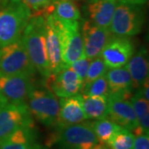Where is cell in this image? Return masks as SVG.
Listing matches in <instances>:
<instances>
[{
    "label": "cell",
    "mask_w": 149,
    "mask_h": 149,
    "mask_svg": "<svg viewBox=\"0 0 149 149\" xmlns=\"http://www.w3.org/2000/svg\"><path fill=\"white\" fill-rule=\"evenodd\" d=\"M32 17V12L22 0H8L0 8V47L21 39Z\"/></svg>",
    "instance_id": "obj_2"
},
{
    "label": "cell",
    "mask_w": 149,
    "mask_h": 149,
    "mask_svg": "<svg viewBox=\"0 0 149 149\" xmlns=\"http://www.w3.org/2000/svg\"><path fill=\"white\" fill-rule=\"evenodd\" d=\"M33 149H48V148L47 146H43V145H41V144L37 143L35 145Z\"/></svg>",
    "instance_id": "obj_32"
},
{
    "label": "cell",
    "mask_w": 149,
    "mask_h": 149,
    "mask_svg": "<svg viewBox=\"0 0 149 149\" xmlns=\"http://www.w3.org/2000/svg\"><path fill=\"white\" fill-rule=\"evenodd\" d=\"M120 2L129 3V4H133V5L142 6L148 2V0H120Z\"/></svg>",
    "instance_id": "obj_30"
},
{
    "label": "cell",
    "mask_w": 149,
    "mask_h": 149,
    "mask_svg": "<svg viewBox=\"0 0 149 149\" xmlns=\"http://www.w3.org/2000/svg\"><path fill=\"white\" fill-rule=\"evenodd\" d=\"M91 124L96 138L104 145H106L112 136L122 128L108 117L95 120Z\"/></svg>",
    "instance_id": "obj_23"
},
{
    "label": "cell",
    "mask_w": 149,
    "mask_h": 149,
    "mask_svg": "<svg viewBox=\"0 0 149 149\" xmlns=\"http://www.w3.org/2000/svg\"><path fill=\"white\" fill-rule=\"evenodd\" d=\"M82 97L83 108L87 119L97 120L107 117L109 109V96L82 95Z\"/></svg>",
    "instance_id": "obj_21"
},
{
    "label": "cell",
    "mask_w": 149,
    "mask_h": 149,
    "mask_svg": "<svg viewBox=\"0 0 149 149\" xmlns=\"http://www.w3.org/2000/svg\"><path fill=\"white\" fill-rule=\"evenodd\" d=\"M126 68L133 81V90H138L148 79V53L146 47H143L136 53H133L126 64Z\"/></svg>",
    "instance_id": "obj_18"
},
{
    "label": "cell",
    "mask_w": 149,
    "mask_h": 149,
    "mask_svg": "<svg viewBox=\"0 0 149 149\" xmlns=\"http://www.w3.org/2000/svg\"><path fill=\"white\" fill-rule=\"evenodd\" d=\"M134 53V45L129 37L113 35L102 51L101 57L107 67L124 66Z\"/></svg>",
    "instance_id": "obj_13"
},
{
    "label": "cell",
    "mask_w": 149,
    "mask_h": 149,
    "mask_svg": "<svg viewBox=\"0 0 149 149\" xmlns=\"http://www.w3.org/2000/svg\"><path fill=\"white\" fill-rule=\"evenodd\" d=\"M22 1L28 7L32 13H34L42 10L43 8H45L52 3H53L55 0H22Z\"/></svg>",
    "instance_id": "obj_28"
},
{
    "label": "cell",
    "mask_w": 149,
    "mask_h": 149,
    "mask_svg": "<svg viewBox=\"0 0 149 149\" xmlns=\"http://www.w3.org/2000/svg\"><path fill=\"white\" fill-rule=\"evenodd\" d=\"M108 69L109 68L107 67L106 64L104 63L101 56L92 59L90 62V65L88 68L86 77H85V80L83 82V85L89 84L91 81H93L97 78L105 74Z\"/></svg>",
    "instance_id": "obj_26"
},
{
    "label": "cell",
    "mask_w": 149,
    "mask_h": 149,
    "mask_svg": "<svg viewBox=\"0 0 149 149\" xmlns=\"http://www.w3.org/2000/svg\"><path fill=\"white\" fill-rule=\"evenodd\" d=\"M118 1H120V0H118Z\"/></svg>",
    "instance_id": "obj_36"
},
{
    "label": "cell",
    "mask_w": 149,
    "mask_h": 149,
    "mask_svg": "<svg viewBox=\"0 0 149 149\" xmlns=\"http://www.w3.org/2000/svg\"><path fill=\"white\" fill-rule=\"evenodd\" d=\"M80 30L84 43V55L90 60L100 56L104 46L113 37L109 28L96 26L86 18L81 20Z\"/></svg>",
    "instance_id": "obj_10"
},
{
    "label": "cell",
    "mask_w": 149,
    "mask_h": 149,
    "mask_svg": "<svg viewBox=\"0 0 149 149\" xmlns=\"http://www.w3.org/2000/svg\"><path fill=\"white\" fill-rule=\"evenodd\" d=\"M91 61V60L87 58L84 55L80 58L77 59L76 61H74V62H72L70 65V67L74 70L83 82H84L85 77H86V74L88 71V68H89Z\"/></svg>",
    "instance_id": "obj_27"
},
{
    "label": "cell",
    "mask_w": 149,
    "mask_h": 149,
    "mask_svg": "<svg viewBox=\"0 0 149 149\" xmlns=\"http://www.w3.org/2000/svg\"><path fill=\"white\" fill-rule=\"evenodd\" d=\"M107 117L120 127L130 130L134 136L143 133L139 127L133 105L128 100L117 96L109 95Z\"/></svg>",
    "instance_id": "obj_11"
},
{
    "label": "cell",
    "mask_w": 149,
    "mask_h": 149,
    "mask_svg": "<svg viewBox=\"0 0 149 149\" xmlns=\"http://www.w3.org/2000/svg\"><path fill=\"white\" fill-rule=\"evenodd\" d=\"M49 16L58 32L63 62L70 65L84 56V43L80 31V22L79 21H63L52 15Z\"/></svg>",
    "instance_id": "obj_6"
},
{
    "label": "cell",
    "mask_w": 149,
    "mask_h": 149,
    "mask_svg": "<svg viewBox=\"0 0 149 149\" xmlns=\"http://www.w3.org/2000/svg\"><path fill=\"white\" fill-rule=\"evenodd\" d=\"M133 149H149V133H141L134 138Z\"/></svg>",
    "instance_id": "obj_29"
},
{
    "label": "cell",
    "mask_w": 149,
    "mask_h": 149,
    "mask_svg": "<svg viewBox=\"0 0 149 149\" xmlns=\"http://www.w3.org/2000/svg\"><path fill=\"white\" fill-rule=\"evenodd\" d=\"M145 22V13L139 5L118 2L112 17L109 30L118 37H130L141 32Z\"/></svg>",
    "instance_id": "obj_5"
},
{
    "label": "cell",
    "mask_w": 149,
    "mask_h": 149,
    "mask_svg": "<svg viewBox=\"0 0 149 149\" xmlns=\"http://www.w3.org/2000/svg\"><path fill=\"white\" fill-rule=\"evenodd\" d=\"M101 149H109V148H106V146H105V147H104V148H101Z\"/></svg>",
    "instance_id": "obj_35"
},
{
    "label": "cell",
    "mask_w": 149,
    "mask_h": 149,
    "mask_svg": "<svg viewBox=\"0 0 149 149\" xmlns=\"http://www.w3.org/2000/svg\"><path fill=\"white\" fill-rule=\"evenodd\" d=\"M131 102L139 122V127L144 133H149V105L148 100H145L139 89L132 95Z\"/></svg>",
    "instance_id": "obj_22"
},
{
    "label": "cell",
    "mask_w": 149,
    "mask_h": 149,
    "mask_svg": "<svg viewBox=\"0 0 149 149\" xmlns=\"http://www.w3.org/2000/svg\"><path fill=\"white\" fill-rule=\"evenodd\" d=\"M21 39L37 71L43 78L48 76L51 71L47 50L45 17L40 14H32Z\"/></svg>",
    "instance_id": "obj_1"
},
{
    "label": "cell",
    "mask_w": 149,
    "mask_h": 149,
    "mask_svg": "<svg viewBox=\"0 0 149 149\" xmlns=\"http://www.w3.org/2000/svg\"><path fill=\"white\" fill-rule=\"evenodd\" d=\"M37 137L35 124L24 126L0 143V149H33L37 143Z\"/></svg>",
    "instance_id": "obj_20"
},
{
    "label": "cell",
    "mask_w": 149,
    "mask_h": 149,
    "mask_svg": "<svg viewBox=\"0 0 149 149\" xmlns=\"http://www.w3.org/2000/svg\"><path fill=\"white\" fill-rule=\"evenodd\" d=\"M8 2V0H0V8L4 6Z\"/></svg>",
    "instance_id": "obj_33"
},
{
    "label": "cell",
    "mask_w": 149,
    "mask_h": 149,
    "mask_svg": "<svg viewBox=\"0 0 149 149\" xmlns=\"http://www.w3.org/2000/svg\"><path fill=\"white\" fill-rule=\"evenodd\" d=\"M28 109L32 116L46 127L56 128L60 111V100L46 88L34 87L27 97Z\"/></svg>",
    "instance_id": "obj_4"
},
{
    "label": "cell",
    "mask_w": 149,
    "mask_h": 149,
    "mask_svg": "<svg viewBox=\"0 0 149 149\" xmlns=\"http://www.w3.org/2000/svg\"><path fill=\"white\" fill-rule=\"evenodd\" d=\"M85 120H87V118L84 111L83 97L81 95L60 100V111L56 129L80 123Z\"/></svg>",
    "instance_id": "obj_14"
},
{
    "label": "cell",
    "mask_w": 149,
    "mask_h": 149,
    "mask_svg": "<svg viewBox=\"0 0 149 149\" xmlns=\"http://www.w3.org/2000/svg\"><path fill=\"white\" fill-rule=\"evenodd\" d=\"M36 72L22 39L0 47V73L34 77Z\"/></svg>",
    "instance_id": "obj_7"
},
{
    "label": "cell",
    "mask_w": 149,
    "mask_h": 149,
    "mask_svg": "<svg viewBox=\"0 0 149 149\" xmlns=\"http://www.w3.org/2000/svg\"><path fill=\"white\" fill-rule=\"evenodd\" d=\"M52 145L59 149H101L106 146L96 138L91 122L56 128L47 142V146Z\"/></svg>",
    "instance_id": "obj_3"
},
{
    "label": "cell",
    "mask_w": 149,
    "mask_h": 149,
    "mask_svg": "<svg viewBox=\"0 0 149 149\" xmlns=\"http://www.w3.org/2000/svg\"><path fill=\"white\" fill-rule=\"evenodd\" d=\"M34 87L33 77L0 73V94L8 103H26Z\"/></svg>",
    "instance_id": "obj_12"
},
{
    "label": "cell",
    "mask_w": 149,
    "mask_h": 149,
    "mask_svg": "<svg viewBox=\"0 0 149 149\" xmlns=\"http://www.w3.org/2000/svg\"><path fill=\"white\" fill-rule=\"evenodd\" d=\"M8 102V100H6L5 98L3 97V96L1 94H0V110L4 107V105L5 104H7Z\"/></svg>",
    "instance_id": "obj_31"
},
{
    "label": "cell",
    "mask_w": 149,
    "mask_h": 149,
    "mask_svg": "<svg viewBox=\"0 0 149 149\" xmlns=\"http://www.w3.org/2000/svg\"><path fill=\"white\" fill-rule=\"evenodd\" d=\"M34 124L26 103H8L0 110V143L17 129Z\"/></svg>",
    "instance_id": "obj_9"
},
{
    "label": "cell",
    "mask_w": 149,
    "mask_h": 149,
    "mask_svg": "<svg viewBox=\"0 0 149 149\" xmlns=\"http://www.w3.org/2000/svg\"><path fill=\"white\" fill-rule=\"evenodd\" d=\"M81 95L86 96H109V86L106 75L104 74L91 83L82 86Z\"/></svg>",
    "instance_id": "obj_25"
},
{
    "label": "cell",
    "mask_w": 149,
    "mask_h": 149,
    "mask_svg": "<svg viewBox=\"0 0 149 149\" xmlns=\"http://www.w3.org/2000/svg\"><path fill=\"white\" fill-rule=\"evenodd\" d=\"M43 17H45L46 41L50 71L51 73H55L66 64H65L62 60L61 44L60 37L58 32L52 22L51 17L49 15Z\"/></svg>",
    "instance_id": "obj_17"
},
{
    "label": "cell",
    "mask_w": 149,
    "mask_h": 149,
    "mask_svg": "<svg viewBox=\"0 0 149 149\" xmlns=\"http://www.w3.org/2000/svg\"><path fill=\"white\" fill-rule=\"evenodd\" d=\"M118 0H89L83 7L85 18L96 26L109 28Z\"/></svg>",
    "instance_id": "obj_15"
},
{
    "label": "cell",
    "mask_w": 149,
    "mask_h": 149,
    "mask_svg": "<svg viewBox=\"0 0 149 149\" xmlns=\"http://www.w3.org/2000/svg\"><path fill=\"white\" fill-rule=\"evenodd\" d=\"M134 138L130 130L121 128L112 136L106 145L109 149H133Z\"/></svg>",
    "instance_id": "obj_24"
},
{
    "label": "cell",
    "mask_w": 149,
    "mask_h": 149,
    "mask_svg": "<svg viewBox=\"0 0 149 149\" xmlns=\"http://www.w3.org/2000/svg\"><path fill=\"white\" fill-rule=\"evenodd\" d=\"M109 95L130 100L133 95V81L128 70L124 66L109 68L106 74Z\"/></svg>",
    "instance_id": "obj_16"
},
{
    "label": "cell",
    "mask_w": 149,
    "mask_h": 149,
    "mask_svg": "<svg viewBox=\"0 0 149 149\" xmlns=\"http://www.w3.org/2000/svg\"><path fill=\"white\" fill-rule=\"evenodd\" d=\"M74 1L77 2V1H89V0H74Z\"/></svg>",
    "instance_id": "obj_34"
},
{
    "label": "cell",
    "mask_w": 149,
    "mask_h": 149,
    "mask_svg": "<svg viewBox=\"0 0 149 149\" xmlns=\"http://www.w3.org/2000/svg\"><path fill=\"white\" fill-rule=\"evenodd\" d=\"M32 14H40L42 16L52 15L63 21H79L81 19L80 8L74 0H55L42 10Z\"/></svg>",
    "instance_id": "obj_19"
},
{
    "label": "cell",
    "mask_w": 149,
    "mask_h": 149,
    "mask_svg": "<svg viewBox=\"0 0 149 149\" xmlns=\"http://www.w3.org/2000/svg\"><path fill=\"white\" fill-rule=\"evenodd\" d=\"M45 88L61 98H67L79 95L83 86V81L79 78L68 65L55 73H51L44 78Z\"/></svg>",
    "instance_id": "obj_8"
}]
</instances>
